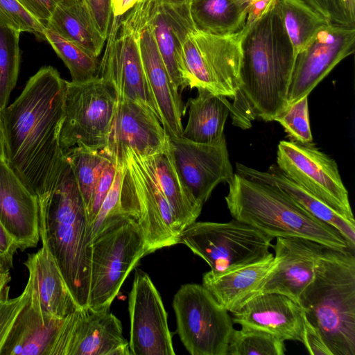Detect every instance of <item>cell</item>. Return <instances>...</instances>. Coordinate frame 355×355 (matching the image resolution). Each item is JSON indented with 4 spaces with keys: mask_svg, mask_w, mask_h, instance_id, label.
<instances>
[{
    "mask_svg": "<svg viewBox=\"0 0 355 355\" xmlns=\"http://www.w3.org/2000/svg\"><path fill=\"white\" fill-rule=\"evenodd\" d=\"M65 89L58 70L42 67L2 110L6 162L37 197L51 189L65 160L59 141Z\"/></svg>",
    "mask_w": 355,
    "mask_h": 355,
    "instance_id": "cell-1",
    "label": "cell"
},
{
    "mask_svg": "<svg viewBox=\"0 0 355 355\" xmlns=\"http://www.w3.org/2000/svg\"><path fill=\"white\" fill-rule=\"evenodd\" d=\"M242 33L241 83L230 115L234 125L246 130L257 119L274 121L287 108L295 54L276 2Z\"/></svg>",
    "mask_w": 355,
    "mask_h": 355,
    "instance_id": "cell-2",
    "label": "cell"
},
{
    "mask_svg": "<svg viewBox=\"0 0 355 355\" xmlns=\"http://www.w3.org/2000/svg\"><path fill=\"white\" fill-rule=\"evenodd\" d=\"M37 198L42 246L53 258L77 304L86 309L92 240L87 210L66 157L53 187Z\"/></svg>",
    "mask_w": 355,
    "mask_h": 355,
    "instance_id": "cell-3",
    "label": "cell"
},
{
    "mask_svg": "<svg viewBox=\"0 0 355 355\" xmlns=\"http://www.w3.org/2000/svg\"><path fill=\"white\" fill-rule=\"evenodd\" d=\"M354 250L323 245L299 303L333 355H355Z\"/></svg>",
    "mask_w": 355,
    "mask_h": 355,
    "instance_id": "cell-4",
    "label": "cell"
},
{
    "mask_svg": "<svg viewBox=\"0 0 355 355\" xmlns=\"http://www.w3.org/2000/svg\"><path fill=\"white\" fill-rule=\"evenodd\" d=\"M228 184L225 200L234 219L273 238L301 237L334 248H351L337 230L313 216L277 187L236 173Z\"/></svg>",
    "mask_w": 355,
    "mask_h": 355,
    "instance_id": "cell-5",
    "label": "cell"
},
{
    "mask_svg": "<svg viewBox=\"0 0 355 355\" xmlns=\"http://www.w3.org/2000/svg\"><path fill=\"white\" fill-rule=\"evenodd\" d=\"M138 223L123 213L106 218L91 243L88 307L109 310L125 279L148 254Z\"/></svg>",
    "mask_w": 355,
    "mask_h": 355,
    "instance_id": "cell-6",
    "label": "cell"
},
{
    "mask_svg": "<svg viewBox=\"0 0 355 355\" xmlns=\"http://www.w3.org/2000/svg\"><path fill=\"white\" fill-rule=\"evenodd\" d=\"M116 157L123 164L119 211L138 223L148 254L178 244L181 231L144 157L130 148H125Z\"/></svg>",
    "mask_w": 355,
    "mask_h": 355,
    "instance_id": "cell-7",
    "label": "cell"
},
{
    "mask_svg": "<svg viewBox=\"0 0 355 355\" xmlns=\"http://www.w3.org/2000/svg\"><path fill=\"white\" fill-rule=\"evenodd\" d=\"M273 239L233 218L227 223L194 222L180 232L178 243L205 261L211 272H223L266 257Z\"/></svg>",
    "mask_w": 355,
    "mask_h": 355,
    "instance_id": "cell-8",
    "label": "cell"
},
{
    "mask_svg": "<svg viewBox=\"0 0 355 355\" xmlns=\"http://www.w3.org/2000/svg\"><path fill=\"white\" fill-rule=\"evenodd\" d=\"M116 103L114 89L99 76L82 83L66 81L59 135L63 151L79 145L104 148Z\"/></svg>",
    "mask_w": 355,
    "mask_h": 355,
    "instance_id": "cell-9",
    "label": "cell"
},
{
    "mask_svg": "<svg viewBox=\"0 0 355 355\" xmlns=\"http://www.w3.org/2000/svg\"><path fill=\"white\" fill-rule=\"evenodd\" d=\"M173 306L178 335L191 354L227 355L234 322L202 284L182 285Z\"/></svg>",
    "mask_w": 355,
    "mask_h": 355,
    "instance_id": "cell-10",
    "label": "cell"
},
{
    "mask_svg": "<svg viewBox=\"0 0 355 355\" xmlns=\"http://www.w3.org/2000/svg\"><path fill=\"white\" fill-rule=\"evenodd\" d=\"M276 164L286 177L347 219L355 221L337 163L314 144L281 141Z\"/></svg>",
    "mask_w": 355,
    "mask_h": 355,
    "instance_id": "cell-11",
    "label": "cell"
},
{
    "mask_svg": "<svg viewBox=\"0 0 355 355\" xmlns=\"http://www.w3.org/2000/svg\"><path fill=\"white\" fill-rule=\"evenodd\" d=\"M107 38L98 76L114 89L117 101L139 102L159 120L143 67L138 33L121 24L119 17H114Z\"/></svg>",
    "mask_w": 355,
    "mask_h": 355,
    "instance_id": "cell-12",
    "label": "cell"
},
{
    "mask_svg": "<svg viewBox=\"0 0 355 355\" xmlns=\"http://www.w3.org/2000/svg\"><path fill=\"white\" fill-rule=\"evenodd\" d=\"M124 15L120 17L121 24L130 28L141 25L150 28L175 87L182 90V43L187 35L196 31L189 12V2L166 3L141 0Z\"/></svg>",
    "mask_w": 355,
    "mask_h": 355,
    "instance_id": "cell-13",
    "label": "cell"
},
{
    "mask_svg": "<svg viewBox=\"0 0 355 355\" xmlns=\"http://www.w3.org/2000/svg\"><path fill=\"white\" fill-rule=\"evenodd\" d=\"M355 28L329 23L296 55L288 106L308 96L343 59L354 53Z\"/></svg>",
    "mask_w": 355,
    "mask_h": 355,
    "instance_id": "cell-14",
    "label": "cell"
},
{
    "mask_svg": "<svg viewBox=\"0 0 355 355\" xmlns=\"http://www.w3.org/2000/svg\"><path fill=\"white\" fill-rule=\"evenodd\" d=\"M132 355H174L167 313L149 275L136 269L128 298Z\"/></svg>",
    "mask_w": 355,
    "mask_h": 355,
    "instance_id": "cell-15",
    "label": "cell"
},
{
    "mask_svg": "<svg viewBox=\"0 0 355 355\" xmlns=\"http://www.w3.org/2000/svg\"><path fill=\"white\" fill-rule=\"evenodd\" d=\"M170 149L182 181L202 206L218 184L233 178L225 137L213 144L170 138Z\"/></svg>",
    "mask_w": 355,
    "mask_h": 355,
    "instance_id": "cell-16",
    "label": "cell"
},
{
    "mask_svg": "<svg viewBox=\"0 0 355 355\" xmlns=\"http://www.w3.org/2000/svg\"><path fill=\"white\" fill-rule=\"evenodd\" d=\"M169 146V136L149 108L137 101L121 100L116 105L107 144L100 150L110 158L127 148L150 156Z\"/></svg>",
    "mask_w": 355,
    "mask_h": 355,
    "instance_id": "cell-17",
    "label": "cell"
},
{
    "mask_svg": "<svg viewBox=\"0 0 355 355\" xmlns=\"http://www.w3.org/2000/svg\"><path fill=\"white\" fill-rule=\"evenodd\" d=\"M70 314L59 318L43 315L29 302L17 315L0 355H67Z\"/></svg>",
    "mask_w": 355,
    "mask_h": 355,
    "instance_id": "cell-18",
    "label": "cell"
},
{
    "mask_svg": "<svg viewBox=\"0 0 355 355\" xmlns=\"http://www.w3.org/2000/svg\"><path fill=\"white\" fill-rule=\"evenodd\" d=\"M323 245L301 237H276L272 248L279 257V263L252 297L278 293L299 302L301 294L314 277Z\"/></svg>",
    "mask_w": 355,
    "mask_h": 355,
    "instance_id": "cell-19",
    "label": "cell"
},
{
    "mask_svg": "<svg viewBox=\"0 0 355 355\" xmlns=\"http://www.w3.org/2000/svg\"><path fill=\"white\" fill-rule=\"evenodd\" d=\"M304 311L286 295L265 293L254 295L232 313L234 324L267 331L282 340L302 343Z\"/></svg>",
    "mask_w": 355,
    "mask_h": 355,
    "instance_id": "cell-20",
    "label": "cell"
},
{
    "mask_svg": "<svg viewBox=\"0 0 355 355\" xmlns=\"http://www.w3.org/2000/svg\"><path fill=\"white\" fill-rule=\"evenodd\" d=\"M0 223L18 249L37 246L39 204L5 160H0Z\"/></svg>",
    "mask_w": 355,
    "mask_h": 355,
    "instance_id": "cell-21",
    "label": "cell"
},
{
    "mask_svg": "<svg viewBox=\"0 0 355 355\" xmlns=\"http://www.w3.org/2000/svg\"><path fill=\"white\" fill-rule=\"evenodd\" d=\"M138 33L139 51L145 76L155 101L161 124L170 138L181 137L184 109L147 25L130 28Z\"/></svg>",
    "mask_w": 355,
    "mask_h": 355,
    "instance_id": "cell-22",
    "label": "cell"
},
{
    "mask_svg": "<svg viewBox=\"0 0 355 355\" xmlns=\"http://www.w3.org/2000/svg\"><path fill=\"white\" fill-rule=\"evenodd\" d=\"M121 321L109 310L87 307L71 313L67 355H130Z\"/></svg>",
    "mask_w": 355,
    "mask_h": 355,
    "instance_id": "cell-23",
    "label": "cell"
},
{
    "mask_svg": "<svg viewBox=\"0 0 355 355\" xmlns=\"http://www.w3.org/2000/svg\"><path fill=\"white\" fill-rule=\"evenodd\" d=\"M24 264L28 271L29 302L36 311L62 318L80 309L45 247L29 254Z\"/></svg>",
    "mask_w": 355,
    "mask_h": 355,
    "instance_id": "cell-24",
    "label": "cell"
},
{
    "mask_svg": "<svg viewBox=\"0 0 355 355\" xmlns=\"http://www.w3.org/2000/svg\"><path fill=\"white\" fill-rule=\"evenodd\" d=\"M279 261V256L270 252L261 259L231 270H209L202 276V286L220 306L232 313L257 292L275 270Z\"/></svg>",
    "mask_w": 355,
    "mask_h": 355,
    "instance_id": "cell-25",
    "label": "cell"
},
{
    "mask_svg": "<svg viewBox=\"0 0 355 355\" xmlns=\"http://www.w3.org/2000/svg\"><path fill=\"white\" fill-rule=\"evenodd\" d=\"M236 173L250 180L272 184L290 196L313 216L337 230L355 248V221H352L334 210L323 200L286 177L276 164L267 171H261L243 165L236 164Z\"/></svg>",
    "mask_w": 355,
    "mask_h": 355,
    "instance_id": "cell-26",
    "label": "cell"
},
{
    "mask_svg": "<svg viewBox=\"0 0 355 355\" xmlns=\"http://www.w3.org/2000/svg\"><path fill=\"white\" fill-rule=\"evenodd\" d=\"M242 30L228 35H214L197 31L193 37L205 65L221 94L232 99L238 91L242 60Z\"/></svg>",
    "mask_w": 355,
    "mask_h": 355,
    "instance_id": "cell-27",
    "label": "cell"
},
{
    "mask_svg": "<svg viewBox=\"0 0 355 355\" xmlns=\"http://www.w3.org/2000/svg\"><path fill=\"white\" fill-rule=\"evenodd\" d=\"M142 157L155 176L182 232L196 222L202 206L196 201L182 181L170 146L163 151Z\"/></svg>",
    "mask_w": 355,
    "mask_h": 355,
    "instance_id": "cell-28",
    "label": "cell"
},
{
    "mask_svg": "<svg viewBox=\"0 0 355 355\" xmlns=\"http://www.w3.org/2000/svg\"><path fill=\"white\" fill-rule=\"evenodd\" d=\"M227 98L198 89L197 96L188 100L189 118L181 137L196 143L213 144L225 137L224 127L231 107Z\"/></svg>",
    "mask_w": 355,
    "mask_h": 355,
    "instance_id": "cell-29",
    "label": "cell"
},
{
    "mask_svg": "<svg viewBox=\"0 0 355 355\" xmlns=\"http://www.w3.org/2000/svg\"><path fill=\"white\" fill-rule=\"evenodd\" d=\"M46 28L80 46L94 57L101 54L107 40L98 31L84 1L61 0Z\"/></svg>",
    "mask_w": 355,
    "mask_h": 355,
    "instance_id": "cell-30",
    "label": "cell"
},
{
    "mask_svg": "<svg viewBox=\"0 0 355 355\" xmlns=\"http://www.w3.org/2000/svg\"><path fill=\"white\" fill-rule=\"evenodd\" d=\"M248 8L249 4L241 0L189 1L196 30L214 35H228L243 30Z\"/></svg>",
    "mask_w": 355,
    "mask_h": 355,
    "instance_id": "cell-31",
    "label": "cell"
},
{
    "mask_svg": "<svg viewBox=\"0 0 355 355\" xmlns=\"http://www.w3.org/2000/svg\"><path fill=\"white\" fill-rule=\"evenodd\" d=\"M276 8L296 55L329 22L304 0H277Z\"/></svg>",
    "mask_w": 355,
    "mask_h": 355,
    "instance_id": "cell-32",
    "label": "cell"
},
{
    "mask_svg": "<svg viewBox=\"0 0 355 355\" xmlns=\"http://www.w3.org/2000/svg\"><path fill=\"white\" fill-rule=\"evenodd\" d=\"M64 153L73 171L88 214L98 178L110 157L101 150L82 145L76 146Z\"/></svg>",
    "mask_w": 355,
    "mask_h": 355,
    "instance_id": "cell-33",
    "label": "cell"
},
{
    "mask_svg": "<svg viewBox=\"0 0 355 355\" xmlns=\"http://www.w3.org/2000/svg\"><path fill=\"white\" fill-rule=\"evenodd\" d=\"M44 36L69 70L72 82L82 83L98 76V58L49 28H45Z\"/></svg>",
    "mask_w": 355,
    "mask_h": 355,
    "instance_id": "cell-34",
    "label": "cell"
},
{
    "mask_svg": "<svg viewBox=\"0 0 355 355\" xmlns=\"http://www.w3.org/2000/svg\"><path fill=\"white\" fill-rule=\"evenodd\" d=\"M20 32L0 19V109L8 106L19 70Z\"/></svg>",
    "mask_w": 355,
    "mask_h": 355,
    "instance_id": "cell-35",
    "label": "cell"
},
{
    "mask_svg": "<svg viewBox=\"0 0 355 355\" xmlns=\"http://www.w3.org/2000/svg\"><path fill=\"white\" fill-rule=\"evenodd\" d=\"M284 340L267 331L241 327L234 329L227 355H284Z\"/></svg>",
    "mask_w": 355,
    "mask_h": 355,
    "instance_id": "cell-36",
    "label": "cell"
},
{
    "mask_svg": "<svg viewBox=\"0 0 355 355\" xmlns=\"http://www.w3.org/2000/svg\"><path fill=\"white\" fill-rule=\"evenodd\" d=\"M10 280L9 270L6 271L0 278V352L17 315L30 297V290L26 285L19 296L10 298L8 284Z\"/></svg>",
    "mask_w": 355,
    "mask_h": 355,
    "instance_id": "cell-37",
    "label": "cell"
},
{
    "mask_svg": "<svg viewBox=\"0 0 355 355\" xmlns=\"http://www.w3.org/2000/svg\"><path fill=\"white\" fill-rule=\"evenodd\" d=\"M274 121L279 122L292 141L302 144L313 141L310 127L308 96L288 106Z\"/></svg>",
    "mask_w": 355,
    "mask_h": 355,
    "instance_id": "cell-38",
    "label": "cell"
},
{
    "mask_svg": "<svg viewBox=\"0 0 355 355\" xmlns=\"http://www.w3.org/2000/svg\"><path fill=\"white\" fill-rule=\"evenodd\" d=\"M0 19L20 33L28 32L45 40V26L19 0H0Z\"/></svg>",
    "mask_w": 355,
    "mask_h": 355,
    "instance_id": "cell-39",
    "label": "cell"
},
{
    "mask_svg": "<svg viewBox=\"0 0 355 355\" xmlns=\"http://www.w3.org/2000/svg\"><path fill=\"white\" fill-rule=\"evenodd\" d=\"M329 23L355 28V0H304Z\"/></svg>",
    "mask_w": 355,
    "mask_h": 355,
    "instance_id": "cell-40",
    "label": "cell"
},
{
    "mask_svg": "<svg viewBox=\"0 0 355 355\" xmlns=\"http://www.w3.org/2000/svg\"><path fill=\"white\" fill-rule=\"evenodd\" d=\"M116 168L113 183L90 227L89 232L92 241L97 234L104 220L112 214L120 212L119 197L123 178V164L120 159L116 157Z\"/></svg>",
    "mask_w": 355,
    "mask_h": 355,
    "instance_id": "cell-41",
    "label": "cell"
},
{
    "mask_svg": "<svg viewBox=\"0 0 355 355\" xmlns=\"http://www.w3.org/2000/svg\"><path fill=\"white\" fill-rule=\"evenodd\" d=\"M116 168V157L110 158L98 178L93 193L89 210L87 214L89 230L104 199L112 187L115 176Z\"/></svg>",
    "mask_w": 355,
    "mask_h": 355,
    "instance_id": "cell-42",
    "label": "cell"
},
{
    "mask_svg": "<svg viewBox=\"0 0 355 355\" xmlns=\"http://www.w3.org/2000/svg\"><path fill=\"white\" fill-rule=\"evenodd\" d=\"M83 1L98 31L107 40L113 17L112 0H83Z\"/></svg>",
    "mask_w": 355,
    "mask_h": 355,
    "instance_id": "cell-43",
    "label": "cell"
},
{
    "mask_svg": "<svg viewBox=\"0 0 355 355\" xmlns=\"http://www.w3.org/2000/svg\"><path fill=\"white\" fill-rule=\"evenodd\" d=\"M302 343L311 355H333L321 332L304 315Z\"/></svg>",
    "mask_w": 355,
    "mask_h": 355,
    "instance_id": "cell-44",
    "label": "cell"
},
{
    "mask_svg": "<svg viewBox=\"0 0 355 355\" xmlns=\"http://www.w3.org/2000/svg\"><path fill=\"white\" fill-rule=\"evenodd\" d=\"M46 27L55 6L61 0H19Z\"/></svg>",
    "mask_w": 355,
    "mask_h": 355,
    "instance_id": "cell-45",
    "label": "cell"
},
{
    "mask_svg": "<svg viewBox=\"0 0 355 355\" xmlns=\"http://www.w3.org/2000/svg\"><path fill=\"white\" fill-rule=\"evenodd\" d=\"M18 248L0 223V265L6 270L12 267L13 257Z\"/></svg>",
    "mask_w": 355,
    "mask_h": 355,
    "instance_id": "cell-46",
    "label": "cell"
},
{
    "mask_svg": "<svg viewBox=\"0 0 355 355\" xmlns=\"http://www.w3.org/2000/svg\"><path fill=\"white\" fill-rule=\"evenodd\" d=\"M277 0H256L249 4L245 24L243 31L248 29L251 25L264 15Z\"/></svg>",
    "mask_w": 355,
    "mask_h": 355,
    "instance_id": "cell-47",
    "label": "cell"
},
{
    "mask_svg": "<svg viewBox=\"0 0 355 355\" xmlns=\"http://www.w3.org/2000/svg\"><path fill=\"white\" fill-rule=\"evenodd\" d=\"M140 1L141 0H112L113 16H123Z\"/></svg>",
    "mask_w": 355,
    "mask_h": 355,
    "instance_id": "cell-48",
    "label": "cell"
},
{
    "mask_svg": "<svg viewBox=\"0 0 355 355\" xmlns=\"http://www.w3.org/2000/svg\"><path fill=\"white\" fill-rule=\"evenodd\" d=\"M5 153V137L2 119V110L0 109V160L6 161Z\"/></svg>",
    "mask_w": 355,
    "mask_h": 355,
    "instance_id": "cell-49",
    "label": "cell"
},
{
    "mask_svg": "<svg viewBox=\"0 0 355 355\" xmlns=\"http://www.w3.org/2000/svg\"><path fill=\"white\" fill-rule=\"evenodd\" d=\"M159 3H182L189 2L190 0H154Z\"/></svg>",
    "mask_w": 355,
    "mask_h": 355,
    "instance_id": "cell-50",
    "label": "cell"
},
{
    "mask_svg": "<svg viewBox=\"0 0 355 355\" xmlns=\"http://www.w3.org/2000/svg\"><path fill=\"white\" fill-rule=\"evenodd\" d=\"M6 271H8L6 270H5L1 265H0V278L1 277V276L3 275V274L6 272ZM10 271V270H9Z\"/></svg>",
    "mask_w": 355,
    "mask_h": 355,
    "instance_id": "cell-51",
    "label": "cell"
},
{
    "mask_svg": "<svg viewBox=\"0 0 355 355\" xmlns=\"http://www.w3.org/2000/svg\"><path fill=\"white\" fill-rule=\"evenodd\" d=\"M241 1H242L244 3L250 4V3H252V2H253V1H254L256 0H241Z\"/></svg>",
    "mask_w": 355,
    "mask_h": 355,
    "instance_id": "cell-52",
    "label": "cell"
},
{
    "mask_svg": "<svg viewBox=\"0 0 355 355\" xmlns=\"http://www.w3.org/2000/svg\"><path fill=\"white\" fill-rule=\"evenodd\" d=\"M78 1H83V0H78Z\"/></svg>",
    "mask_w": 355,
    "mask_h": 355,
    "instance_id": "cell-53",
    "label": "cell"
}]
</instances>
